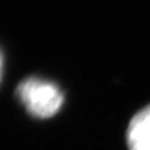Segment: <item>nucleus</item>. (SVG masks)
<instances>
[{"mask_svg":"<svg viewBox=\"0 0 150 150\" xmlns=\"http://www.w3.org/2000/svg\"><path fill=\"white\" fill-rule=\"evenodd\" d=\"M19 102L35 118L54 116L64 104V93L52 82L37 77L24 79L16 89Z\"/></svg>","mask_w":150,"mask_h":150,"instance_id":"nucleus-1","label":"nucleus"},{"mask_svg":"<svg viewBox=\"0 0 150 150\" xmlns=\"http://www.w3.org/2000/svg\"><path fill=\"white\" fill-rule=\"evenodd\" d=\"M128 150H150V104L131 118L127 129Z\"/></svg>","mask_w":150,"mask_h":150,"instance_id":"nucleus-2","label":"nucleus"}]
</instances>
